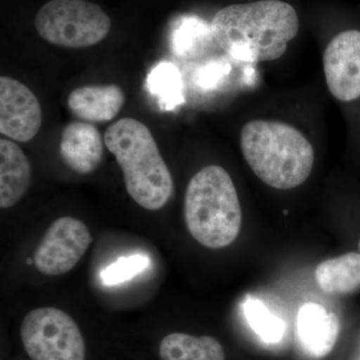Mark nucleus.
<instances>
[{
    "label": "nucleus",
    "mask_w": 360,
    "mask_h": 360,
    "mask_svg": "<svg viewBox=\"0 0 360 360\" xmlns=\"http://www.w3.org/2000/svg\"><path fill=\"white\" fill-rule=\"evenodd\" d=\"M161 360H225L224 347L212 336L175 333L162 338Z\"/></svg>",
    "instance_id": "obj_15"
},
{
    "label": "nucleus",
    "mask_w": 360,
    "mask_h": 360,
    "mask_svg": "<svg viewBox=\"0 0 360 360\" xmlns=\"http://www.w3.org/2000/svg\"><path fill=\"white\" fill-rule=\"evenodd\" d=\"M243 158L258 179L272 188L290 191L304 184L314 168V146L288 123L252 120L241 130Z\"/></svg>",
    "instance_id": "obj_2"
},
{
    "label": "nucleus",
    "mask_w": 360,
    "mask_h": 360,
    "mask_svg": "<svg viewBox=\"0 0 360 360\" xmlns=\"http://www.w3.org/2000/svg\"><path fill=\"white\" fill-rule=\"evenodd\" d=\"M245 316L250 328L260 340L266 343H277L283 340L285 323L257 298H248L243 305Z\"/></svg>",
    "instance_id": "obj_17"
},
{
    "label": "nucleus",
    "mask_w": 360,
    "mask_h": 360,
    "mask_svg": "<svg viewBox=\"0 0 360 360\" xmlns=\"http://www.w3.org/2000/svg\"><path fill=\"white\" fill-rule=\"evenodd\" d=\"M146 84L161 110H174L184 103L181 75L179 68L169 61H161L153 66L146 78Z\"/></svg>",
    "instance_id": "obj_16"
},
{
    "label": "nucleus",
    "mask_w": 360,
    "mask_h": 360,
    "mask_svg": "<svg viewBox=\"0 0 360 360\" xmlns=\"http://www.w3.org/2000/svg\"><path fill=\"white\" fill-rule=\"evenodd\" d=\"M323 71L331 96L342 103L360 101V30H343L328 42Z\"/></svg>",
    "instance_id": "obj_8"
},
{
    "label": "nucleus",
    "mask_w": 360,
    "mask_h": 360,
    "mask_svg": "<svg viewBox=\"0 0 360 360\" xmlns=\"http://www.w3.org/2000/svg\"><path fill=\"white\" fill-rule=\"evenodd\" d=\"M212 35V26H208L200 18H186L179 21L172 35V51L179 58L189 56Z\"/></svg>",
    "instance_id": "obj_18"
},
{
    "label": "nucleus",
    "mask_w": 360,
    "mask_h": 360,
    "mask_svg": "<svg viewBox=\"0 0 360 360\" xmlns=\"http://www.w3.org/2000/svg\"><path fill=\"white\" fill-rule=\"evenodd\" d=\"M300 30V18L288 2L259 0L232 4L215 13L213 39L232 58L245 63L281 58Z\"/></svg>",
    "instance_id": "obj_1"
},
{
    "label": "nucleus",
    "mask_w": 360,
    "mask_h": 360,
    "mask_svg": "<svg viewBox=\"0 0 360 360\" xmlns=\"http://www.w3.org/2000/svg\"><path fill=\"white\" fill-rule=\"evenodd\" d=\"M125 103L124 92L117 84L86 85L70 92L68 108L85 122H108L116 117Z\"/></svg>",
    "instance_id": "obj_12"
},
{
    "label": "nucleus",
    "mask_w": 360,
    "mask_h": 360,
    "mask_svg": "<svg viewBox=\"0 0 360 360\" xmlns=\"http://www.w3.org/2000/svg\"><path fill=\"white\" fill-rule=\"evenodd\" d=\"M227 70H229L227 65L220 61L208 63L198 70V75H196V84L200 85L201 89H213V86L217 85Z\"/></svg>",
    "instance_id": "obj_20"
},
{
    "label": "nucleus",
    "mask_w": 360,
    "mask_h": 360,
    "mask_svg": "<svg viewBox=\"0 0 360 360\" xmlns=\"http://www.w3.org/2000/svg\"><path fill=\"white\" fill-rule=\"evenodd\" d=\"M32 167L22 149L8 139H0V207L18 205L27 193Z\"/></svg>",
    "instance_id": "obj_13"
},
{
    "label": "nucleus",
    "mask_w": 360,
    "mask_h": 360,
    "mask_svg": "<svg viewBox=\"0 0 360 360\" xmlns=\"http://www.w3.org/2000/svg\"><path fill=\"white\" fill-rule=\"evenodd\" d=\"M59 155L72 172L89 174L94 172L103 160V136L91 123H68L61 134Z\"/></svg>",
    "instance_id": "obj_11"
},
{
    "label": "nucleus",
    "mask_w": 360,
    "mask_h": 360,
    "mask_svg": "<svg viewBox=\"0 0 360 360\" xmlns=\"http://www.w3.org/2000/svg\"><path fill=\"white\" fill-rule=\"evenodd\" d=\"M296 333L304 354L322 359L333 352L340 338V315L319 303H304L298 310Z\"/></svg>",
    "instance_id": "obj_10"
},
{
    "label": "nucleus",
    "mask_w": 360,
    "mask_h": 360,
    "mask_svg": "<svg viewBox=\"0 0 360 360\" xmlns=\"http://www.w3.org/2000/svg\"><path fill=\"white\" fill-rule=\"evenodd\" d=\"M42 124L41 106L26 85L0 77V134L18 142L32 141Z\"/></svg>",
    "instance_id": "obj_9"
},
{
    "label": "nucleus",
    "mask_w": 360,
    "mask_h": 360,
    "mask_svg": "<svg viewBox=\"0 0 360 360\" xmlns=\"http://www.w3.org/2000/svg\"><path fill=\"white\" fill-rule=\"evenodd\" d=\"M104 144L122 168L130 198L150 212L165 207L174 193V179L148 127L122 118L105 130Z\"/></svg>",
    "instance_id": "obj_3"
},
{
    "label": "nucleus",
    "mask_w": 360,
    "mask_h": 360,
    "mask_svg": "<svg viewBox=\"0 0 360 360\" xmlns=\"http://www.w3.org/2000/svg\"><path fill=\"white\" fill-rule=\"evenodd\" d=\"M184 219L189 233L205 248L219 250L238 238L243 210L236 186L224 167L208 165L191 179Z\"/></svg>",
    "instance_id": "obj_4"
},
{
    "label": "nucleus",
    "mask_w": 360,
    "mask_h": 360,
    "mask_svg": "<svg viewBox=\"0 0 360 360\" xmlns=\"http://www.w3.org/2000/svg\"><path fill=\"white\" fill-rule=\"evenodd\" d=\"M354 360H360V338L354 356Z\"/></svg>",
    "instance_id": "obj_21"
},
{
    "label": "nucleus",
    "mask_w": 360,
    "mask_h": 360,
    "mask_svg": "<svg viewBox=\"0 0 360 360\" xmlns=\"http://www.w3.org/2000/svg\"><path fill=\"white\" fill-rule=\"evenodd\" d=\"M20 338L32 360H84L85 343L77 322L63 310L39 307L26 314Z\"/></svg>",
    "instance_id": "obj_6"
},
{
    "label": "nucleus",
    "mask_w": 360,
    "mask_h": 360,
    "mask_svg": "<svg viewBox=\"0 0 360 360\" xmlns=\"http://www.w3.org/2000/svg\"><path fill=\"white\" fill-rule=\"evenodd\" d=\"M315 281L323 292L331 295H354L360 290V252L348 251L321 262Z\"/></svg>",
    "instance_id": "obj_14"
},
{
    "label": "nucleus",
    "mask_w": 360,
    "mask_h": 360,
    "mask_svg": "<svg viewBox=\"0 0 360 360\" xmlns=\"http://www.w3.org/2000/svg\"><path fill=\"white\" fill-rule=\"evenodd\" d=\"M110 16L84 0H51L35 16L42 39L68 49H85L103 41L110 32Z\"/></svg>",
    "instance_id": "obj_5"
},
{
    "label": "nucleus",
    "mask_w": 360,
    "mask_h": 360,
    "mask_svg": "<svg viewBox=\"0 0 360 360\" xmlns=\"http://www.w3.org/2000/svg\"><path fill=\"white\" fill-rule=\"evenodd\" d=\"M92 243L89 227L79 219L63 217L54 220L35 250V269L44 276L70 272Z\"/></svg>",
    "instance_id": "obj_7"
},
{
    "label": "nucleus",
    "mask_w": 360,
    "mask_h": 360,
    "mask_svg": "<svg viewBox=\"0 0 360 360\" xmlns=\"http://www.w3.org/2000/svg\"><path fill=\"white\" fill-rule=\"evenodd\" d=\"M149 262V258L146 255H135L120 258L115 264L103 270L101 278L108 285L124 283L143 271L148 266Z\"/></svg>",
    "instance_id": "obj_19"
}]
</instances>
